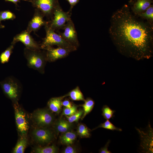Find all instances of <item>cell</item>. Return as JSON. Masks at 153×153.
Wrapping results in <instances>:
<instances>
[{
  "mask_svg": "<svg viewBox=\"0 0 153 153\" xmlns=\"http://www.w3.org/2000/svg\"><path fill=\"white\" fill-rule=\"evenodd\" d=\"M142 19L125 5L112 15L109 29L118 51L137 60L149 59L153 54V22Z\"/></svg>",
  "mask_w": 153,
  "mask_h": 153,
  "instance_id": "cell-1",
  "label": "cell"
},
{
  "mask_svg": "<svg viewBox=\"0 0 153 153\" xmlns=\"http://www.w3.org/2000/svg\"><path fill=\"white\" fill-rule=\"evenodd\" d=\"M40 49H31L25 47L24 56L27 61V65L30 68L36 70L41 74L44 72L46 61V52Z\"/></svg>",
  "mask_w": 153,
  "mask_h": 153,
  "instance_id": "cell-2",
  "label": "cell"
},
{
  "mask_svg": "<svg viewBox=\"0 0 153 153\" xmlns=\"http://www.w3.org/2000/svg\"><path fill=\"white\" fill-rule=\"evenodd\" d=\"M48 23L44 26L46 36L40 45L41 49L44 50L47 47L56 45L67 48L72 52L76 50V48L67 42L59 33H56L51 29Z\"/></svg>",
  "mask_w": 153,
  "mask_h": 153,
  "instance_id": "cell-3",
  "label": "cell"
},
{
  "mask_svg": "<svg viewBox=\"0 0 153 153\" xmlns=\"http://www.w3.org/2000/svg\"><path fill=\"white\" fill-rule=\"evenodd\" d=\"M21 83L12 76H8L0 82V84L5 95L17 103L21 88Z\"/></svg>",
  "mask_w": 153,
  "mask_h": 153,
  "instance_id": "cell-4",
  "label": "cell"
},
{
  "mask_svg": "<svg viewBox=\"0 0 153 153\" xmlns=\"http://www.w3.org/2000/svg\"><path fill=\"white\" fill-rule=\"evenodd\" d=\"M72 13L64 11L60 5L55 10L52 19L48 21V24L55 31L63 29L67 22L71 19Z\"/></svg>",
  "mask_w": 153,
  "mask_h": 153,
  "instance_id": "cell-5",
  "label": "cell"
},
{
  "mask_svg": "<svg viewBox=\"0 0 153 153\" xmlns=\"http://www.w3.org/2000/svg\"><path fill=\"white\" fill-rule=\"evenodd\" d=\"M32 6L38 9L44 16L51 20L55 10L60 5L59 0H30Z\"/></svg>",
  "mask_w": 153,
  "mask_h": 153,
  "instance_id": "cell-6",
  "label": "cell"
},
{
  "mask_svg": "<svg viewBox=\"0 0 153 153\" xmlns=\"http://www.w3.org/2000/svg\"><path fill=\"white\" fill-rule=\"evenodd\" d=\"M63 29V32L58 33L67 42L77 48L79 43L75 24L71 19L67 22Z\"/></svg>",
  "mask_w": 153,
  "mask_h": 153,
  "instance_id": "cell-7",
  "label": "cell"
},
{
  "mask_svg": "<svg viewBox=\"0 0 153 153\" xmlns=\"http://www.w3.org/2000/svg\"><path fill=\"white\" fill-rule=\"evenodd\" d=\"M148 129L144 131L136 128L140 135L141 146L143 151L146 153H153V131L149 123Z\"/></svg>",
  "mask_w": 153,
  "mask_h": 153,
  "instance_id": "cell-8",
  "label": "cell"
},
{
  "mask_svg": "<svg viewBox=\"0 0 153 153\" xmlns=\"http://www.w3.org/2000/svg\"><path fill=\"white\" fill-rule=\"evenodd\" d=\"M33 117L36 124L41 127L49 126L53 122L54 118L52 113L45 109H39L33 113Z\"/></svg>",
  "mask_w": 153,
  "mask_h": 153,
  "instance_id": "cell-9",
  "label": "cell"
},
{
  "mask_svg": "<svg viewBox=\"0 0 153 153\" xmlns=\"http://www.w3.org/2000/svg\"><path fill=\"white\" fill-rule=\"evenodd\" d=\"M20 42L26 47L31 49H41L40 45L35 41L26 30L16 35L13 38L12 42L16 44Z\"/></svg>",
  "mask_w": 153,
  "mask_h": 153,
  "instance_id": "cell-10",
  "label": "cell"
},
{
  "mask_svg": "<svg viewBox=\"0 0 153 153\" xmlns=\"http://www.w3.org/2000/svg\"><path fill=\"white\" fill-rule=\"evenodd\" d=\"M44 50L46 51L47 61L50 62H54L65 58L72 52L69 49L60 47L56 48L49 47Z\"/></svg>",
  "mask_w": 153,
  "mask_h": 153,
  "instance_id": "cell-11",
  "label": "cell"
},
{
  "mask_svg": "<svg viewBox=\"0 0 153 153\" xmlns=\"http://www.w3.org/2000/svg\"><path fill=\"white\" fill-rule=\"evenodd\" d=\"M44 16L38 9L35 8L33 16L29 21L26 30L30 33L35 32L42 26H45L48 21L44 19Z\"/></svg>",
  "mask_w": 153,
  "mask_h": 153,
  "instance_id": "cell-12",
  "label": "cell"
},
{
  "mask_svg": "<svg viewBox=\"0 0 153 153\" xmlns=\"http://www.w3.org/2000/svg\"><path fill=\"white\" fill-rule=\"evenodd\" d=\"M14 104L15 120L19 132L22 135L26 134L29 128L26 115L17 105Z\"/></svg>",
  "mask_w": 153,
  "mask_h": 153,
  "instance_id": "cell-13",
  "label": "cell"
},
{
  "mask_svg": "<svg viewBox=\"0 0 153 153\" xmlns=\"http://www.w3.org/2000/svg\"><path fill=\"white\" fill-rule=\"evenodd\" d=\"M32 134L35 140L41 144L48 143L51 142L53 137V134L50 130L45 128L35 129Z\"/></svg>",
  "mask_w": 153,
  "mask_h": 153,
  "instance_id": "cell-14",
  "label": "cell"
},
{
  "mask_svg": "<svg viewBox=\"0 0 153 153\" xmlns=\"http://www.w3.org/2000/svg\"><path fill=\"white\" fill-rule=\"evenodd\" d=\"M131 8V11L137 15L144 12L151 5L152 0H136Z\"/></svg>",
  "mask_w": 153,
  "mask_h": 153,
  "instance_id": "cell-15",
  "label": "cell"
},
{
  "mask_svg": "<svg viewBox=\"0 0 153 153\" xmlns=\"http://www.w3.org/2000/svg\"><path fill=\"white\" fill-rule=\"evenodd\" d=\"M54 128L58 133H64L71 131L73 128L71 123L63 118H60L55 123Z\"/></svg>",
  "mask_w": 153,
  "mask_h": 153,
  "instance_id": "cell-16",
  "label": "cell"
},
{
  "mask_svg": "<svg viewBox=\"0 0 153 153\" xmlns=\"http://www.w3.org/2000/svg\"><path fill=\"white\" fill-rule=\"evenodd\" d=\"M64 97H65L63 96L51 98L47 103L49 109L52 111L57 114L60 113L61 110L62 100Z\"/></svg>",
  "mask_w": 153,
  "mask_h": 153,
  "instance_id": "cell-17",
  "label": "cell"
},
{
  "mask_svg": "<svg viewBox=\"0 0 153 153\" xmlns=\"http://www.w3.org/2000/svg\"><path fill=\"white\" fill-rule=\"evenodd\" d=\"M76 133L71 131L64 133L60 136V143L62 144L68 145L72 144L76 139Z\"/></svg>",
  "mask_w": 153,
  "mask_h": 153,
  "instance_id": "cell-18",
  "label": "cell"
},
{
  "mask_svg": "<svg viewBox=\"0 0 153 153\" xmlns=\"http://www.w3.org/2000/svg\"><path fill=\"white\" fill-rule=\"evenodd\" d=\"M64 97L69 96L72 100L73 101H84L85 99L82 92L79 87H77L71 90L67 94L64 95Z\"/></svg>",
  "mask_w": 153,
  "mask_h": 153,
  "instance_id": "cell-19",
  "label": "cell"
},
{
  "mask_svg": "<svg viewBox=\"0 0 153 153\" xmlns=\"http://www.w3.org/2000/svg\"><path fill=\"white\" fill-rule=\"evenodd\" d=\"M84 102V103L81 105L83 109V113L81 118L82 120L92 111L95 105L94 101L90 98H87Z\"/></svg>",
  "mask_w": 153,
  "mask_h": 153,
  "instance_id": "cell-20",
  "label": "cell"
},
{
  "mask_svg": "<svg viewBox=\"0 0 153 153\" xmlns=\"http://www.w3.org/2000/svg\"><path fill=\"white\" fill-rule=\"evenodd\" d=\"M15 44L12 42L11 45L1 54L0 56V61L1 63L4 64L8 61Z\"/></svg>",
  "mask_w": 153,
  "mask_h": 153,
  "instance_id": "cell-21",
  "label": "cell"
},
{
  "mask_svg": "<svg viewBox=\"0 0 153 153\" xmlns=\"http://www.w3.org/2000/svg\"><path fill=\"white\" fill-rule=\"evenodd\" d=\"M27 141L25 137L21 138L17 143L12 152L13 153H23L27 144Z\"/></svg>",
  "mask_w": 153,
  "mask_h": 153,
  "instance_id": "cell-22",
  "label": "cell"
},
{
  "mask_svg": "<svg viewBox=\"0 0 153 153\" xmlns=\"http://www.w3.org/2000/svg\"><path fill=\"white\" fill-rule=\"evenodd\" d=\"M58 151L57 147L54 145L45 147H37L33 150L36 153H56Z\"/></svg>",
  "mask_w": 153,
  "mask_h": 153,
  "instance_id": "cell-23",
  "label": "cell"
},
{
  "mask_svg": "<svg viewBox=\"0 0 153 153\" xmlns=\"http://www.w3.org/2000/svg\"><path fill=\"white\" fill-rule=\"evenodd\" d=\"M136 15L143 19L153 22V5H151L144 12Z\"/></svg>",
  "mask_w": 153,
  "mask_h": 153,
  "instance_id": "cell-24",
  "label": "cell"
},
{
  "mask_svg": "<svg viewBox=\"0 0 153 153\" xmlns=\"http://www.w3.org/2000/svg\"><path fill=\"white\" fill-rule=\"evenodd\" d=\"M77 133L81 138H89L91 135L88 128L84 124H80L78 126Z\"/></svg>",
  "mask_w": 153,
  "mask_h": 153,
  "instance_id": "cell-25",
  "label": "cell"
},
{
  "mask_svg": "<svg viewBox=\"0 0 153 153\" xmlns=\"http://www.w3.org/2000/svg\"><path fill=\"white\" fill-rule=\"evenodd\" d=\"M102 111V116L106 120H109L111 118H113L114 116V114L116 112L115 110H112L107 105L103 106Z\"/></svg>",
  "mask_w": 153,
  "mask_h": 153,
  "instance_id": "cell-26",
  "label": "cell"
},
{
  "mask_svg": "<svg viewBox=\"0 0 153 153\" xmlns=\"http://www.w3.org/2000/svg\"><path fill=\"white\" fill-rule=\"evenodd\" d=\"M100 128L111 130H116L119 131H122L121 128H117L109 120H107L105 122L101 124L98 127L94 128L93 130Z\"/></svg>",
  "mask_w": 153,
  "mask_h": 153,
  "instance_id": "cell-27",
  "label": "cell"
},
{
  "mask_svg": "<svg viewBox=\"0 0 153 153\" xmlns=\"http://www.w3.org/2000/svg\"><path fill=\"white\" fill-rule=\"evenodd\" d=\"M16 18L15 14L8 10L0 12V23L3 20H13Z\"/></svg>",
  "mask_w": 153,
  "mask_h": 153,
  "instance_id": "cell-28",
  "label": "cell"
},
{
  "mask_svg": "<svg viewBox=\"0 0 153 153\" xmlns=\"http://www.w3.org/2000/svg\"><path fill=\"white\" fill-rule=\"evenodd\" d=\"M83 113V110H81L77 111L75 113L70 116H65L67 120L71 123L74 122H78Z\"/></svg>",
  "mask_w": 153,
  "mask_h": 153,
  "instance_id": "cell-29",
  "label": "cell"
},
{
  "mask_svg": "<svg viewBox=\"0 0 153 153\" xmlns=\"http://www.w3.org/2000/svg\"><path fill=\"white\" fill-rule=\"evenodd\" d=\"M77 107L78 106L75 105H73L72 107L69 108L64 107L62 112L61 116H70L74 114L78 111Z\"/></svg>",
  "mask_w": 153,
  "mask_h": 153,
  "instance_id": "cell-30",
  "label": "cell"
},
{
  "mask_svg": "<svg viewBox=\"0 0 153 153\" xmlns=\"http://www.w3.org/2000/svg\"><path fill=\"white\" fill-rule=\"evenodd\" d=\"M72 145H67V147L63 150L62 153H76L77 151L75 148Z\"/></svg>",
  "mask_w": 153,
  "mask_h": 153,
  "instance_id": "cell-31",
  "label": "cell"
},
{
  "mask_svg": "<svg viewBox=\"0 0 153 153\" xmlns=\"http://www.w3.org/2000/svg\"><path fill=\"white\" fill-rule=\"evenodd\" d=\"M110 141L109 140L105 146L101 148L99 150V152L100 153H111V152L108 150V147L109 146Z\"/></svg>",
  "mask_w": 153,
  "mask_h": 153,
  "instance_id": "cell-32",
  "label": "cell"
},
{
  "mask_svg": "<svg viewBox=\"0 0 153 153\" xmlns=\"http://www.w3.org/2000/svg\"><path fill=\"white\" fill-rule=\"evenodd\" d=\"M69 3L70 6L69 11L72 13V10L73 7L75 6L80 1V0H66Z\"/></svg>",
  "mask_w": 153,
  "mask_h": 153,
  "instance_id": "cell-33",
  "label": "cell"
},
{
  "mask_svg": "<svg viewBox=\"0 0 153 153\" xmlns=\"http://www.w3.org/2000/svg\"><path fill=\"white\" fill-rule=\"evenodd\" d=\"M61 105L62 106H64L65 107L68 108L71 107L73 105L67 99L62 101Z\"/></svg>",
  "mask_w": 153,
  "mask_h": 153,
  "instance_id": "cell-34",
  "label": "cell"
},
{
  "mask_svg": "<svg viewBox=\"0 0 153 153\" xmlns=\"http://www.w3.org/2000/svg\"><path fill=\"white\" fill-rule=\"evenodd\" d=\"M6 1L11 2L14 4L17 5L18 3L20 2L21 0L27 1V0H5Z\"/></svg>",
  "mask_w": 153,
  "mask_h": 153,
  "instance_id": "cell-35",
  "label": "cell"
},
{
  "mask_svg": "<svg viewBox=\"0 0 153 153\" xmlns=\"http://www.w3.org/2000/svg\"><path fill=\"white\" fill-rule=\"evenodd\" d=\"M5 26H4L2 25H0V28H2L4 27Z\"/></svg>",
  "mask_w": 153,
  "mask_h": 153,
  "instance_id": "cell-36",
  "label": "cell"
},
{
  "mask_svg": "<svg viewBox=\"0 0 153 153\" xmlns=\"http://www.w3.org/2000/svg\"><path fill=\"white\" fill-rule=\"evenodd\" d=\"M135 0H130V2H131L132 1H134Z\"/></svg>",
  "mask_w": 153,
  "mask_h": 153,
  "instance_id": "cell-37",
  "label": "cell"
}]
</instances>
